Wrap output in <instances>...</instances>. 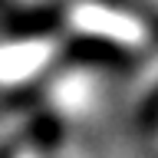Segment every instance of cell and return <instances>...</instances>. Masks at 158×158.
Here are the masks:
<instances>
[{"mask_svg": "<svg viewBox=\"0 0 158 158\" xmlns=\"http://www.w3.org/2000/svg\"><path fill=\"white\" fill-rule=\"evenodd\" d=\"M66 23L79 36L102 40V43H112V46H122V49H142L148 43V27L135 13L109 7V3H96V0L73 3L66 13Z\"/></svg>", "mask_w": 158, "mask_h": 158, "instance_id": "6da1fadb", "label": "cell"}, {"mask_svg": "<svg viewBox=\"0 0 158 158\" xmlns=\"http://www.w3.org/2000/svg\"><path fill=\"white\" fill-rule=\"evenodd\" d=\"M59 56L53 36H0V89H17L40 79Z\"/></svg>", "mask_w": 158, "mask_h": 158, "instance_id": "7a4b0ae2", "label": "cell"}, {"mask_svg": "<svg viewBox=\"0 0 158 158\" xmlns=\"http://www.w3.org/2000/svg\"><path fill=\"white\" fill-rule=\"evenodd\" d=\"M0 36H3V33H0Z\"/></svg>", "mask_w": 158, "mask_h": 158, "instance_id": "277c9868", "label": "cell"}, {"mask_svg": "<svg viewBox=\"0 0 158 158\" xmlns=\"http://www.w3.org/2000/svg\"><path fill=\"white\" fill-rule=\"evenodd\" d=\"M13 158H43V155H40L33 145H23V148H17V152H13Z\"/></svg>", "mask_w": 158, "mask_h": 158, "instance_id": "3957f363", "label": "cell"}]
</instances>
